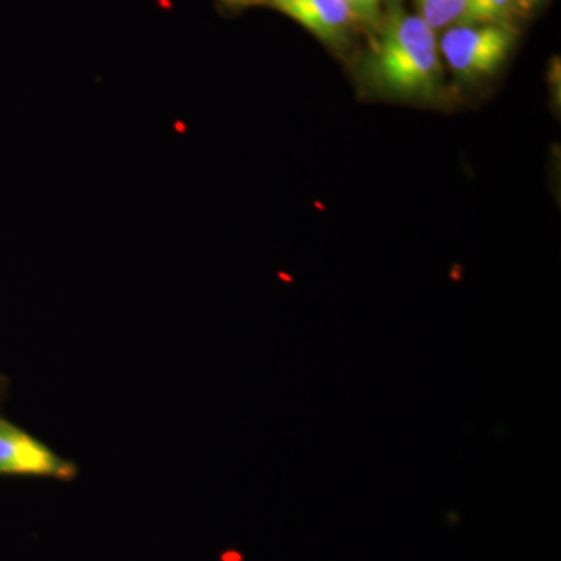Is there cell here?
Returning <instances> with one entry per match:
<instances>
[{
    "label": "cell",
    "instance_id": "6da1fadb",
    "mask_svg": "<svg viewBox=\"0 0 561 561\" xmlns=\"http://www.w3.org/2000/svg\"><path fill=\"white\" fill-rule=\"evenodd\" d=\"M368 79L398 99L430 98L442 77L437 33L419 14L390 11L368 58Z\"/></svg>",
    "mask_w": 561,
    "mask_h": 561
},
{
    "label": "cell",
    "instance_id": "7a4b0ae2",
    "mask_svg": "<svg viewBox=\"0 0 561 561\" xmlns=\"http://www.w3.org/2000/svg\"><path fill=\"white\" fill-rule=\"evenodd\" d=\"M516 28L491 24H456L446 28L438 49L454 76L465 81L491 76L513 49Z\"/></svg>",
    "mask_w": 561,
    "mask_h": 561
},
{
    "label": "cell",
    "instance_id": "3957f363",
    "mask_svg": "<svg viewBox=\"0 0 561 561\" xmlns=\"http://www.w3.org/2000/svg\"><path fill=\"white\" fill-rule=\"evenodd\" d=\"M0 476L73 481L79 467L46 443L0 416Z\"/></svg>",
    "mask_w": 561,
    "mask_h": 561
},
{
    "label": "cell",
    "instance_id": "277c9868",
    "mask_svg": "<svg viewBox=\"0 0 561 561\" xmlns=\"http://www.w3.org/2000/svg\"><path fill=\"white\" fill-rule=\"evenodd\" d=\"M271 3L324 43L345 38L356 21L342 0H271Z\"/></svg>",
    "mask_w": 561,
    "mask_h": 561
},
{
    "label": "cell",
    "instance_id": "5b68a950",
    "mask_svg": "<svg viewBox=\"0 0 561 561\" xmlns=\"http://www.w3.org/2000/svg\"><path fill=\"white\" fill-rule=\"evenodd\" d=\"M518 16L513 0H467L459 24H491L513 27ZM515 28V27H513Z\"/></svg>",
    "mask_w": 561,
    "mask_h": 561
},
{
    "label": "cell",
    "instance_id": "8992f818",
    "mask_svg": "<svg viewBox=\"0 0 561 561\" xmlns=\"http://www.w3.org/2000/svg\"><path fill=\"white\" fill-rule=\"evenodd\" d=\"M416 3L421 20L437 32L459 24L467 0H416Z\"/></svg>",
    "mask_w": 561,
    "mask_h": 561
},
{
    "label": "cell",
    "instance_id": "52a82bcc",
    "mask_svg": "<svg viewBox=\"0 0 561 561\" xmlns=\"http://www.w3.org/2000/svg\"><path fill=\"white\" fill-rule=\"evenodd\" d=\"M342 2L348 7L356 21L373 22L381 16L383 0H342Z\"/></svg>",
    "mask_w": 561,
    "mask_h": 561
},
{
    "label": "cell",
    "instance_id": "ba28073f",
    "mask_svg": "<svg viewBox=\"0 0 561 561\" xmlns=\"http://www.w3.org/2000/svg\"><path fill=\"white\" fill-rule=\"evenodd\" d=\"M542 0H513L515 3V10L518 14H529L530 11L537 9Z\"/></svg>",
    "mask_w": 561,
    "mask_h": 561
},
{
    "label": "cell",
    "instance_id": "9c48e42d",
    "mask_svg": "<svg viewBox=\"0 0 561 561\" xmlns=\"http://www.w3.org/2000/svg\"><path fill=\"white\" fill-rule=\"evenodd\" d=\"M5 390H7L5 378H3L2 375H0V402H2L3 401V397H5Z\"/></svg>",
    "mask_w": 561,
    "mask_h": 561
},
{
    "label": "cell",
    "instance_id": "30bf717a",
    "mask_svg": "<svg viewBox=\"0 0 561 561\" xmlns=\"http://www.w3.org/2000/svg\"><path fill=\"white\" fill-rule=\"evenodd\" d=\"M228 2H231V3H253V2H257V0H228Z\"/></svg>",
    "mask_w": 561,
    "mask_h": 561
}]
</instances>
